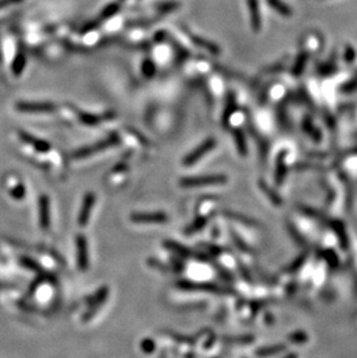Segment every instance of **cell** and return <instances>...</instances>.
<instances>
[{
  "label": "cell",
  "instance_id": "1",
  "mask_svg": "<svg viewBox=\"0 0 357 358\" xmlns=\"http://www.w3.org/2000/svg\"><path fill=\"white\" fill-rule=\"evenodd\" d=\"M227 181L225 175H207V177H196V178H184L180 181V184L184 188H195V187H208V185H218L224 184Z\"/></svg>",
  "mask_w": 357,
  "mask_h": 358
},
{
  "label": "cell",
  "instance_id": "2",
  "mask_svg": "<svg viewBox=\"0 0 357 358\" xmlns=\"http://www.w3.org/2000/svg\"><path fill=\"white\" fill-rule=\"evenodd\" d=\"M217 145L216 138L210 137L205 139L203 143L198 145L196 148H194L186 158L183 159V166H193L195 163L200 161L205 154L209 153L211 150H214Z\"/></svg>",
  "mask_w": 357,
  "mask_h": 358
},
{
  "label": "cell",
  "instance_id": "3",
  "mask_svg": "<svg viewBox=\"0 0 357 358\" xmlns=\"http://www.w3.org/2000/svg\"><path fill=\"white\" fill-rule=\"evenodd\" d=\"M117 141H119V137H117L116 134H112V136H109L108 138H107V139L101 140V141H99V143H96L94 145H90V146H89V147L80 148V150L75 152L73 157L77 158V159L89 157V155H92L93 153H96V152L103 151V150H106V148H108L110 146H114V145H115Z\"/></svg>",
  "mask_w": 357,
  "mask_h": 358
},
{
  "label": "cell",
  "instance_id": "4",
  "mask_svg": "<svg viewBox=\"0 0 357 358\" xmlns=\"http://www.w3.org/2000/svg\"><path fill=\"white\" fill-rule=\"evenodd\" d=\"M15 108L20 113L30 114L53 113L56 110V106L51 102H26V101H21V102L15 104Z\"/></svg>",
  "mask_w": 357,
  "mask_h": 358
},
{
  "label": "cell",
  "instance_id": "5",
  "mask_svg": "<svg viewBox=\"0 0 357 358\" xmlns=\"http://www.w3.org/2000/svg\"><path fill=\"white\" fill-rule=\"evenodd\" d=\"M131 221L137 224H164L167 223V215L164 212H151V214H133Z\"/></svg>",
  "mask_w": 357,
  "mask_h": 358
},
{
  "label": "cell",
  "instance_id": "6",
  "mask_svg": "<svg viewBox=\"0 0 357 358\" xmlns=\"http://www.w3.org/2000/svg\"><path fill=\"white\" fill-rule=\"evenodd\" d=\"M77 248H78V252H77V256H78V267L82 271H86L89 269V247H87V241L86 238L83 235H78L77 238Z\"/></svg>",
  "mask_w": 357,
  "mask_h": 358
},
{
  "label": "cell",
  "instance_id": "7",
  "mask_svg": "<svg viewBox=\"0 0 357 358\" xmlns=\"http://www.w3.org/2000/svg\"><path fill=\"white\" fill-rule=\"evenodd\" d=\"M247 7L249 12V18H251L252 29L255 33H259L262 27V19L260 14V8H259L258 0H247Z\"/></svg>",
  "mask_w": 357,
  "mask_h": 358
},
{
  "label": "cell",
  "instance_id": "8",
  "mask_svg": "<svg viewBox=\"0 0 357 358\" xmlns=\"http://www.w3.org/2000/svg\"><path fill=\"white\" fill-rule=\"evenodd\" d=\"M94 203H95V195L92 194V192H87L85 197H84V203L78 217V223L80 226H85L89 223L90 210H92Z\"/></svg>",
  "mask_w": 357,
  "mask_h": 358
},
{
  "label": "cell",
  "instance_id": "9",
  "mask_svg": "<svg viewBox=\"0 0 357 358\" xmlns=\"http://www.w3.org/2000/svg\"><path fill=\"white\" fill-rule=\"evenodd\" d=\"M19 136L20 139H21L23 143L33 145V147L39 152H48L50 151V148H51V145H50L48 141L35 138L34 136H32V134H27L26 131H19Z\"/></svg>",
  "mask_w": 357,
  "mask_h": 358
},
{
  "label": "cell",
  "instance_id": "10",
  "mask_svg": "<svg viewBox=\"0 0 357 358\" xmlns=\"http://www.w3.org/2000/svg\"><path fill=\"white\" fill-rule=\"evenodd\" d=\"M189 37L191 41H193V43H195V45L200 46L202 49H205L207 51L210 52L211 55H220L221 48L216 45V43L208 41V40L203 39V37L194 35V34H189Z\"/></svg>",
  "mask_w": 357,
  "mask_h": 358
},
{
  "label": "cell",
  "instance_id": "11",
  "mask_svg": "<svg viewBox=\"0 0 357 358\" xmlns=\"http://www.w3.org/2000/svg\"><path fill=\"white\" fill-rule=\"evenodd\" d=\"M235 109H237V104H235V97L233 93H228L226 96V103H225L224 107V113H223V124L228 123L232 114L234 113Z\"/></svg>",
  "mask_w": 357,
  "mask_h": 358
},
{
  "label": "cell",
  "instance_id": "12",
  "mask_svg": "<svg viewBox=\"0 0 357 358\" xmlns=\"http://www.w3.org/2000/svg\"><path fill=\"white\" fill-rule=\"evenodd\" d=\"M267 2L274 11L279 13V14L283 16H285V18H290L292 15V9L290 8V6H288L284 1H282V0H267Z\"/></svg>",
  "mask_w": 357,
  "mask_h": 358
},
{
  "label": "cell",
  "instance_id": "13",
  "mask_svg": "<svg viewBox=\"0 0 357 358\" xmlns=\"http://www.w3.org/2000/svg\"><path fill=\"white\" fill-rule=\"evenodd\" d=\"M41 203H40V208H41V226L42 228L49 227L50 225V212H49V198L46 196H42Z\"/></svg>",
  "mask_w": 357,
  "mask_h": 358
},
{
  "label": "cell",
  "instance_id": "14",
  "mask_svg": "<svg viewBox=\"0 0 357 358\" xmlns=\"http://www.w3.org/2000/svg\"><path fill=\"white\" fill-rule=\"evenodd\" d=\"M25 67H26V56L23 55L22 52H19L14 58V60H13V64L11 67L12 72L14 76L19 77L22 74V71L25 70Z\"/></svg>",
  "mask_w": 357,
  "mask_h": 358
},
{
  "label": "cell",
  "instance_id": "15",
  "mask_svg": "<svg viewBox=\"0 0 357 358\" xmlns=\"http://www.w3.org/2000/svg\"><path fill=\"white\" fill-rule=\"evenodd\" d=\"M284 154L285 152L278 154L279 157L277 161V167H276V182H277V184H282L283 179L285 177V170H287V167H285L284 165V159H285Z\"/></svg>",
  "mask_w": 357,
  "mask_h": 358
},
{
  "label": "cell",
  "instance_id": "16",
  "mask_svg": "<svg viewBox=\"0 0 357 358\" xmlns=\"http://www.w3.org/2000/svg\"><path fill=\"white\" fill-rule=\"evenodd\" d=\"M233 136H234V140H235V145H237L238 152L241 155H246V153H247V145H246L244 134H242L240 130L237 129L233 131Z\"/></svg>",
  "mask_w": 357,
  "mask_h": 358
},
{
  "label": "cell",
  "instance_id": "17",
  "mask_svg": "<svg viewBox=\"0 0 357 358\" xmlns=\"http://www.w3.org/2000/svg\"><path fill=\"white\" fill-rule=\"evenodd\" d=\"M283 350H285L284 344H275V346L266 347V348H262V349H259L257 354H258V356H260V357H267V356H270V355L282 353Z\"/></svg>",
  "mask_w": 357,
  "mask_h": 358
},
{
  "label": "cell",
  "instance_id": "18",
  "mask_svg": "<svg viewBox=\"0 0 357 358\" xmlns=\"http://www.w3.org/2000/svg\"><path fill=\"white\" fill-rule=\"evenodd\" d=\"M119 11H120L119 2H112V4L107 5L106 7H103V9L100 13V18L103 20L109 19V18H112V16L115 15Z\"/></svg>",
  "mask_w": 357,
  "mask_h": 358
},
{
  "label": "cell",
  "instance_id": "19",
  "mask_svg": "<svg viewBox=\"0 0 357 358\" xmlns=\"http://www.w3.org/2000/svg\"><path fill=\"white\" fill-rule=\"evenodd\" d=\"M289 341L295 344H304L309 341V335L303 330H296V332L289 334Z\"/></svg>",
  "mask_w": 357,
  "mask_h": 358
},
{
  "label": "cell",
  "instance_id": "20",
  "mask_svg": "<svg viewBox=\"0 0 357 358\" xmlns=\"http://www.w3.org/2000/svg\"><path fill=\"white\" fill-rule=\"evenodd\" d=\"M79 118L86 126H95V124H97L101 121L99 116L89 113H79Z\"/></svg>",
  "mask_w": 357,
  "mask_h": 358
},
{
  "label": "cell",
  "instance_id": "21",
  "mask_svg": "<svg viewBox=\"0 0 357 358\" xmlns=\"http://www.w3.org/2000/svg\"><path fill=\"white\" fill-rule=\"evenodd\" d=\"M141 73L146 78H152L154 76V73H156V66H154L152 60H144L143 64H141Z\"/></svg>",
  "mask_w": 357,
  "mask_h": 358
},
{
  "label": "cell",
  "instance_id": "22",
  "mask_svg": "<svg viewBox=\"0 0 357 358\" xmlns=\"http://www.w3.org/2000/svg\"><path fill=\"white\" fill-rule=\"evenodd\" d=\"M180 4L177 1H165L161 2V4L157 5V9L161 13H168V12H173L175 9L178 8Z\"/></svg>",
  "mask_w": 357,
  "mask_h": 358
},
{
  "label": "cell",
  "instance_id": "23",
  "mask_svg": "<svg viewBox=\"0 0 357 358\" xmlns=\"http://www.w3.org/2000/svg\"><path fill=\"white\" fill-rule=\"evenodd\" d=\"M97 27H99V21H94V20H93V21L87 22L86 25L83 27L82 33H87V32H89V30L97 28Z\"/></svg>",
  "mask_w": 357,
  "mask_h": 358
},
{
  "label": "cell",
  "instance_id": "24",
  "mask_svg": "<svg viewBox=\"0 0 357 358\" xmlns=\"http://www.w3.org/2000/svg\"><path fill=\"white\" fill-rule=\"evenodd\" d=\"M20 1H22V0H0V8H5L9 5L18 4Z\"/></svg>",
  "mask_w": 357,
  "mask_h": 358
},
{
  "label": "cell",
  "instance_id": "25",
  "mask_svg": "<svg viewBox=\"0 0 357 358\" xmlns=\"http://www.w3.org/2000/svg\"><path fill=\"white\" fill-rule=\"evenodd\" d=\"M346 59L348 60V62H352L353 59H355V50H354L353 48H350V46H348V48H347Z\"/></svg>",
  "mask_w": 357,
  "mask_h": 358
},
{
  "label": "cell",
  "instance_id": "26",
  "mask_svg": "<svg viewBox=\"0 0 357 358\" xmlns=\"http://www.w3.org/2000/svg\"><path fill=\"white\" fill-rule=\"evenodd\" d=\"M163 34L164 33H157L156 34V40H160V41H161V40H163L164 36H165V35H163Z\"/></svg>",
  "mask_w": 357,
  "mask_h": 358
},
{
  "label": "cell",
  "instance_id": "27",
  "mask_svg": "<svg viewBox=\"0 0 357 358\" xmlns=\"http://www.w3.org/2000/svg\"><path fill=\"white\" fill-rule=\"evenodd\" d=\"M284 358H297V355H295V354H290V355H289V356L284 357Z\"/></svg>",
  "mask_w": 357,
  "mask_h": 358
},
{
  "label": "cell",
  "instance_id": "28",
  "mask_svg": "<svg viewBox=\"0 0 357 358\" xmlns=\"http://www.w3.org/2000/svg\"><path fill=\"white\" fill-rule=\"evenodd\" d=\"M120 1H124V0H120Z\"/></svg>",
  "mask_w": 357,
  "mask_h": 358
}]
</instances>
